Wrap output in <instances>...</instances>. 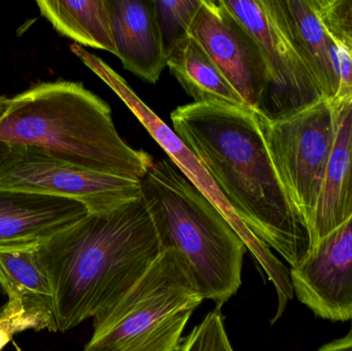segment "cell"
Wrapping results in <instances>:
<instances>
[{"label":"cell","mask_w":352,"mask_h":351,"mask_svg":"<svg viewBox=\"0 0 352 351\" xmlns=\"http://www.w3.org/2000/svg\"><path fill=\"white\" fill-rule=\"evenodd\" d=\"M90 214L76 200L0 190V251L38 247Z\"/></svg>","instance_id":"obj_13"},{"label":"cell","mask_w":352,"mask_h":351,"mask_svg":"<svg viewBox=\"0 0 352 351\" xmlns=\"http://www.w3.org/2000/svg\"><path fill=\"white\" fill-rule=\"evenodd\" d=\"M271 8L302 61L318 82L322 97L334 100L338 76L331 54L332 35L322 24L316 0H270Z\"/></svg>","instance_id":"obj_16"},{"label":"cell","mask_w":352,"mask_h":351,"mask_svg":"<svg viewBox=\"0 0 352 351\" xmlns=\"http://www.w3.org/2000/svg\"><path fill=\"white\" fill-rule=\"evenodd\" d=\"M171 122L239 220L297 267L309 251V234L275 169L256 111L192 102L176 107Z\"/></svg>","instance_id":"obj_1"},{"label":"cell","mask_w":352,"mask_h":351,"mask_svg":"<svg viewBox=\"0 0 352 351\" xmlns=\"http://www.w3.org/2000/svg\"><path fill=\"white\" fill-rule=\"evenodd\" d=\"M64 333L115 304L161 255L142 197L90 214L36 247Z\"/></svg>","instance_id":"obj_2"},{"label":"cell","mask_w":352,"mask_h":351,"mask_svg":"<svg viewBox=\"0 0 352 351\" xmlns=\"http://www.w3.org/2000/svg\"><path fill=\"white\" fill-rule=\"evenodd\" d=\"M335 41H336L335 51H336L339 88L334 100L330 102L337 105L352 102V52L336 38Z\"/></svg>","instance_id":"obj_22"},{"label":"cell","mask_w":352,"mask_h":351,"mask_svg":"<svg viewBox=\"0 0 352 351\" xmlns=\"http://www.w3.org/2000/svg\"><path fill=\"white\" fill-rule=\"evenodd\" d=\"M167 66L194 102H219L246 106L203 47L186 36L167 56Z\"/></svg>","instance_id":"obj_18"},{"label":"cell","mask_w":352,"mask_h":351,"mask_svg":"<svg viewBox=\"0 0 352 351\" xmlns=\"http://www.w3.org/2000/svg\"><path fill=\"white\" fill-rule=\"evenodd\" d=\"M332 105L334 144L308 229L309 249L352 216V102Z\"/></svg>","instance_id":"obj_15"},{"label":"cell","mask_w":352,"mask_h":351,"mask_svg":"<svg viewBox=\"0 0 352 351\" xmlns=\"http://www.w3.org/2000/svg\"><path fill=\"white\" fill-rule=\"evenodd\" d=\"M318 351H352V331L345 337L326 344Z\"/></svg>","instance_id":"obj_23"},{"label":"cell","mask_w":352,"mask_h":351,"mask_svg":"<svg viewBox=\"0 0 352 351\" xmlns=\"http://www.w3.org/2000/svg\"><path fill=\"white\" fill-rule=\"evenodd\" d=\"M72 53L80 58V61L90 68L98 78L102 80L121 100L127 105L128 109L140 120V123L148 130L150 135L156 140L157 144L165 150L168 158L184 173V177L198 188L225 216L232 228L243 240L244 245L250 249L252 255L260 262L262 268L268 275L269 280L274 284L278 294L287 293L292 288L291 271L271 253L258 237L254 236L248 227L239 220L235 212L228 203L219 188L211 179L206 169L201 164L194 152L176 135L175 132L167 126L140 97L125 80L118 74L109 64L94 54L85 49L82 45H70Z\"/></svg>","instance_id":"obj_8"},{"label":"cell","mask_w":352,"mask_h":351,"mask_svg":"<svg viewBox=\"0 0 352 351\" xmlns=\"http://www.w3.org/2000/svg\"><path fill=\"white\" fill-rule=\"evenodd\" d=\"M36 5L59 34L76 45L117 53L109 0H41Z\"/></svg>","instance_id":"obj_17"},{"label":"cell","mask_w":352,"mask_h":351,"mask_svg":"<svg viewBox=\"0 0 352 351\" xmlns=\"http://www.w3.org/2000/svg\"><path fill=\"white\" fill-rule=\"evenodd\" d=\"M12 339V336L0 326V351L3 350L4 346Z\"/></svg>","instance_id":"obj_25"},{"label":"cell","mask_w":352,"mask_h":351,"mask_svg":"<svg viewBox=\"0 0 352 351\" xmlns=\"http://www.w3.org/2000/svg\"><path fill=\"white\" fill-rule=\"evenodd\" d=\"M294 293L316 317L352 321V216L291 269Z\"/></svg>","instance_id":"obj_11"},{"label":"cell","mask_w":352,"mask_h":351,"mask_svg":"<svg viewBox=\"0 0 352 351\" xmlns=\"http://www.w3.org/2000/svg\"><path fill=\"white\" fill-rule=\"evenodd\" d=\"M256 113L275 169L308 230L334 144V107L322 98L281 117Z\"/></svg>","instance_id":"obj_6"},{"label":"cell","mask_w":352,"mask_h":351,"mask_svg":"<svg viewBox=\"0 0 352 351\" xmlns=\"http://www.w3.org/2000/svg\"><path fill=\"white\" fill-rule=\"evenodd\" d=\"M178 351H234L219 309L211 311L182 339Z\"/></svg>","instance_id":"obj_20"},{"label":"cell","mask_w":352,"mask_h":351,"mask_svg":"<svg viewBox=\"0 0 352 351\" xmlns=\"http://www.w3.org/2000/svg\"><path fill=\"white\" fill-rule=\"evenodd\" d=\"M200 5L201 0H155L167 56L180 41L188 36L190 24Z\"/></svg>","instance_id":"obj_19"},{"label":"cell","mask_w":352,"mask_h":351,"mask_svg":"<svg viewBox=\"0 0 352 351\" xmlns=\"http://www.w3.org/2000/svg\"><path fill=\"white\" fill-rule=\"evenodd\" d=\"M116 56L125 69L150 84L160 80L167 55L155 0H109Z\"/></svg>","instance_id":"obj_14"},{"label":"cell","mask_w":352,"mask_h":351,"mask_svg":"<svg viewBox=\"0 0 352 351\" xmlns=\"http://www.w3.org/2000/svg\"><path fill=\"white\" fill-rule=\"evenodd\" d=\"M188 35L196 39L246 106L266 111L270 76L258 43L223 0H201Z\"/></svg>","instance_id":"obj_9"},{"label":"cell","mask_w":352,"mask_h":351,"mask_svg":"<svg viewBox=\"0 0 352 351\" xmlns=\"http://www.w3.org/2000/svg\"><path fill=\"white\" fill-rule=\"evenodd\" d=\"M36 247L0 251V290L8 298L0 309V326L12 337L26 330L59 332L53 288Z\"/></svg>","instance_id":"obj_12"},{"label":"cell","mask_w":352,"mask_h":351,"mask_svg":"<svg viewBox=\"0 0 352 351\" xmlns=\"http://www.w3.org/2000/svg\"><path fill=\"white\" fill-rule=\"evenodd\" d=\"M140 183L161 251L175 253L201 296L221 309L241 284L243 240L170 159L154 162Z\"/></svg>","instance_id":"obj_4"},{"label":"cell","mask_w":352,"mask_h":351,"mask_svg":"<svg viewBox=\"0 0 352 351\" xmlns=\"http://www.w3.org/2000/svg\"><path fill=\"white\" fill-rule=\"evenodd\" d=\"M254 37L270 76L269 117L301 111L320 101L322 91L271 8L270 0H223Z\"/></svg>","instance_id":"obj_10"},{"label":"cell","mask_w":352,"mask_h":351,"mask_svg":"<svg viewBox=\"0 0 352 351\" xmlns=\"http://www.w3.org/2000/svg\"><path fill=\"white\" fill-rule=\"evenodd\" d=\"M327 30L352 52V0H316Z\"/></svg>","instance_id":"obj_21"},{"label":"cell","mask_w":352,"mask_h":351,"mask_svg":"<svg viewBox=\"0 0 352 351\" xmlns=\"http://www.w3.org/2000/svg\"><path fill=\"white\" fill-rule=\"evenodd\" d=\"M203 300L177 256L163 251L129 292L93 319L84 351H178Z\"/></svg>","instance_id":"obj_5"},{"label":"cell","mask_w":352,"mask_h":351,"mask_svg":"<svg viewBox=\"0 0 352 351\" xmlns=\"http://www.w3.org/2000/svg\"><path fill=\"white\" fill-rule=\"evenodd\" d=\"M0 142L41 148L64 162L142 181L154 164L116 129L111 109L82 82H43L8 98Z\"/></svg>","instance_id":"obj_3"},{"label":"cell","mask_w":352,"mask_h":351,"mask_svg":"<svg viewBox=\"0 0 352 351\" xmlns=\"http://www.w3.org/2000/svg\"><path fill=\"white\" fill-rule=\"evenodd\" d=\"M0 190L33 192L82 202L101 214L142 197V183L64 162L41 148L8 144L0 160Z\"/></svg>","instance_id":"obj_7"},{"label":"cell","mask_w":352,"mask_h":351,"mask_svg":"<svg viewBox=\"0 0 352 351\" xmlns=\"http://www.w3.org/2000/svg\"><path fill=\"white\" fill-rule=\"evenodd\" d=\"M8 97L0 96V120L6 115V109H8ZM6 148H8V144L0 142V160H1L2 156H3L4 152H6Z\"/></svg>","instance_id":"obj_24"}]
</instances>
